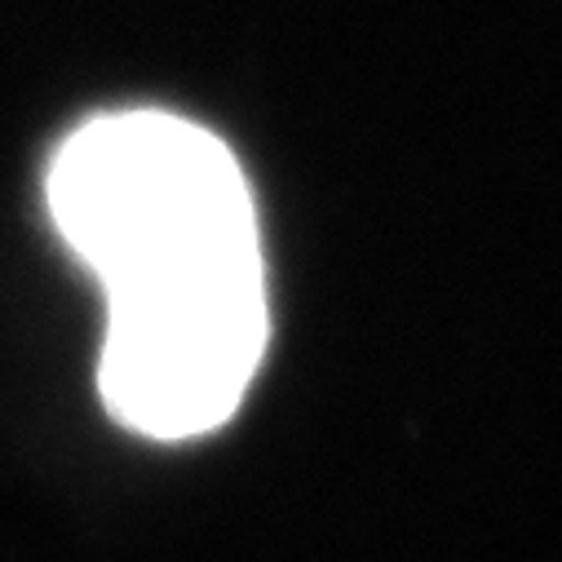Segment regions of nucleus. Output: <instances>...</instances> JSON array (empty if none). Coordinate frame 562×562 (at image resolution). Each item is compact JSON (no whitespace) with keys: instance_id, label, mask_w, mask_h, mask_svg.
I'll return each instance as SVG.
<instances>
[{"instance_id":"1","label":"nucleus","mask_w":562,"mask_h":562,"mask_svg":"<svg viewBox=\"0 0 562 562\" xmlns=\"http://www.w3.org/2000/svg\"><path fill=\"white\" fill-rule=\"evenodd\" d=\"M45 195L106 293V412L165 443L226 426L270 337L257 209L231 147L169 111H111L58 147Z\"/></svg>"}]
</instances>
